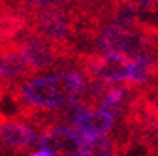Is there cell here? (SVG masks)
I'll return each mask as SVG.
<instances>
[{
	"instance_id": "cell-1",
	"label": "cell",
	"mask_w": 158,
	"mask_h": 156,
	"mask_svg": "<svg viewBox=\"0 0 158 156\" xmlns=\"http://www.w3.org/2000/svg\"><path fill=\"white\" fill-rule=\"evenodd\" d=\"M87 75L81 70H58L49 75H32L11 85L13 115L28 122L30 117L60 109L81 100L87 92Z\"/></svg>"
},
{
	"instance_id": "cell-2",
	"label": "cell",
	"mask_w": 158,
	"mask_h": 156,
	"mask_svg": "<svg viewBox=\"0 0 158 156\" xmlns=\"http://www.w3.org/2000/svg\"><path fill=\"white\" fill-rule=\"evenodd\" d=\"M32 32L56 45L81 47L83 42V23L77 10L70 6H58L30 13Z\"/></svg>"
},
{
	"instance_id": "cell-3",
	"label": "cell",
	"mask_w": 158,
	"mask_h": 156,
	"mask_svg": "<svg viewBox=\"0 0 158 156\" xmlns=\"http://www.w3.org/2000/svg\"><path fill=\"white\" fill-rule=\"evenodd\" d=\"M130 56L121 53H109V51H83L79 56L77 70H81L87 77H96L107 83L128 81L130 77Z\"/></svg>"
},
{
	"instance_id": "cell-4",
	"label": "cell",
	"mask_w": 158,
	"mask_h": 156,
	"mask_svg": "<svg viewBox=\"0 0 158 156\" xmlns=\"http://www.w3.org/2000/svg\"><path fill=\"white\" fill-rule=\"evenodd\" d=\"M40 147L51 150L55 156H81L83 138L73 126L53 124L40 132Z\"/></svg>"
},
{
	"instance_id": "cell-5",
	"label": "cell",
	"mask_w": 158,
	"mask_h": 156,
	"mask_svg": "<svg viewBox=\"0 0 158 156\" xmlns=\"http://www.w3.org/2000/svg\"><path fill=\"white\" fill-rule=\"evenodd\" d=\"M0 75L10 83H19L36 73L28 68L19 49L15 45H8L4 49H0Z\"/></svg>"
},
{
	"instance_id": "cell-6",
	"label": "cell",
	"mask_w": 158,
	"mask_h": 156,
	"mask_svg": "<svg viewBox=\"0 0 158 156\" xmlns=\"http://www.w3.org/2000/svg\"><path fill=\"white\" fill-rule=\"evenodd\" d=\"M115 126V115L106 111V109H100V111H89L85 113L81 119L75 122V130L77 133L81 135L83 139L87 138H94V135H106L109 130H113Z\"/></svg>"
},
{
	"instance_id": "cell-7",
	"label": "cell",
	"mask_w": 158,
	"mask_h": 156,
	"mask_svg": "<svg viewBox=\"0 0 158 156\" xmlns=\"http://www.w3.org/2000/svg\"><path fill=\"white\" fill-rule=\"evenodd\" d=\"M81 156H115V139L107 135H94L83 139Z\"/></svg>"
},
{
	"instance_id": "cell-8",
	"label": "cell",
	"mask_w": 158,
	"mask_h": 156,
	"mask_svg": "<svg viewBox=\"0 0 158 156\" xmlns=\"http://www.w3.org/2000/svg\"><path fill=\"white\" fill-rule=\"evenodd\" d=\"M128 2L139 13H149V15L158 13V0H128Z\"/></svg>"
},
{
	"instance_id": "cell-9",
	"label": "cell",
	"mask_w": 158,
	"mask_h": 156,
	"mask_svg": "<svg viewBox=\"0 0 158 156\" xmlns=\"http://www.w3.org/2000/svg\"><path fill=\"white\" fill-rule=\"evenodd\" d=\"M11 85L8 79H4L2 75H0V107H2L6 104V100L10 98V90H11Z\"/></svg>"
},
{
	"instance_id": "cell-10",
	"label": "cell",
	"mask_w": 158,
	"mask_h": 156,
	"mask_svg": "<svg viewBox=\"0 0 158 156\" xmlns=\"http://www.w3.org/2000/svg\"><path fill=\"white\" fill-rule=\"evenodd\" d=\"M30 156H55L51 150H47V149H42V150H38V152H32Z\"/></svg>"
},
{
	"instance_id": "cell-11",
	"label": "cell",
	"mask_w": 158,
	"mask_h": 156,
	"mask_svg": "<svg viewBox=\"0 0 158 156\" xmlns=\"http://www.w3.org/2000/svg\"><path fill=\"white\" fill-rule=\"evenodd\" d=\"M11 2H13V0H0V4H2V6L4 4H11Z\"/></svg>"
}]
</instances>
